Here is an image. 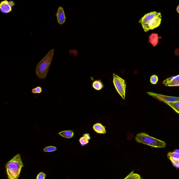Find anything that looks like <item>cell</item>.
I'll return each instance as SVG.
<instances>
[{"label":"cell","mask_w":179,"mask_h":179,"mask_svg":"<svg viewBox=\"0 0 179 179\" xmlns=\"http://www.w3.org/2000/svg\"><path fill=\"white\" fill-rule=\"evenodd\" d=\"M5 166L8 179H18L23 166L21 155L19 154L16 155Z\"/></svg>","instance_id":"1"},{"label":"cell","mask_w":179,"mask_h":179,"mask_svg":"<svg viewBox=\"0 0 179 179\" xmlns=\"http://www.w3.org/2000/svg\"><path fill=\"white\" fill-rule=\"evenodd\" d=\"M54 52V49L50 50L36 67V75L39 79L46 78L53 59Z\"/></svg>","instance_id":"2"},{"label":"cell","mask_w":179,"mask_h":179,"mask_svg":"<svg viewBox=\"0 0 179 179\" xmlns=\"http://www.w3.org/2000/svg\"><path fill=\"white\" fill-rule=\"evenodd\" d=\"M135 140L139 143L155 148H164L166 146L165 142L150 136L144 132L137 134L135 137Z\"/></svg>","instance_id":"3"},{"label":"cell","mask_w":179,"mask_h":179,"mask_svg":"<svg viewBox=\"0 0 179 179\" xmlns=\"http://www.w3.org/2000/svg\"><path fill=\"white\" fill-rule=\"evenodd\" d=\"M113 83L117 93L123 99H125L126 87L125 81L113 73Z\"/></svg>","instance_id":"4"},{"label":"cell","mask_w":179,"mask_h":179,"mask_svg":"<svg viewBox=\"0 0 179 179\" xmlns=\"http://www.w3.org/2000/svg\"><path fill=\"white\" fill-rule=\"evenodd\" d=\"M161 14L159 13L158 15L150 20L146 24L142 25L144 31L147 32L149 30L158 28L161 24Z\"/></svg>","instance_id":"5"},{"label":"cell","mask_w":179,"mask_h":179,"mask_svg":"<svg viewBox=\"0 0 179 179\" xmlns=\"http://www.w3.org/2000/svg\"><path fill=\"white\" fill-rule=\"evenodd\" d=\"M147 93L151 96L164 103L179 102V97L170 96L159 94L151 92H147Z\"/></svg>","instance_id":"6"},{"label":"cell","mask_w":179,"mask_h":179,"mask_svg":"<svg viewBox=\"0 0 179 179\" xmlns=\"http://www.w3.org/2000/svg\"><path fill=\"white\" fill-rule=\"evenodd\" d=\"M15 5V3L13 1H8L6 0L1 1L0 4V9L3 13L7 14L12 11V8Z\"/></svg>","instance_id":"7"},{"label":"cell","mask_w":179,"mask_h":179,"mask_svg":"<svg viewBox=\"0 0 179 179\" xmlns=\"http://www.w3.org/2000/svg\"><path fill=\"white\" fill-rule=\"evenodd\" d=\"M168 158L171 161L173 166L179 168V153L175 151L168 154Z\"/></svg>","instance_id":"8"},{"label":"cell","mask_w":179,"mask_h":179,"mask_svg":"<svg viewBox=\"0 0 179 179\" xmlns=\"http://www.w3.org/2000/svg\"><path fill=\"white\" fill-rule=\"evenodd\" d=\"M56 16L57 18L58 23L59 24L62 25L65 23L66 20V17L62 7H59Z\"/></svg>","instance_id":"9"},{"label":"cell","mask_w":179,"mask_h":179,"mask_svg":"<svg viewBox=\"0 0 179 179\" xmlns=\"http://www.w3.org/2000/svg\"><path fill=\"white\" fill-rule=\"evenodd\" d=\"M158 14L159 13L156 11L151 12L146 14L141 19L140 21H139V23H140L142 25L145 24L150 20L158 15Z\"/></svg>","instance_id":"10"},{"label":"cell","mask_w":179,"mask_h":179,"mask_svg":"<svg viewBox=\"0 0 179 179\" xmlns=\"http://www.w3.org/2000/svg\"><path fill=\"white\" fill-rule=\"evenodd\" d=\"M93 129L98 133L104 134L106 132L105 127L100 123H97L93 126Z\"/></svg>","instance_id":"11"},{"label":"cell","mask_w":179,"mask_h":179,"mask_svg":"<svg viewBox=\"0 0 179 179\" xmlns=\"http://www.w3.org/2000/svg\"><path fill=\"white\" fill-rule=\"evenodd\" d=\"M159 38L158 34H151V35L149 37V42L154 47L156 46L158 43Z\"/></svg>","instance_id":"12"},{"label":"cell","mask_w":179,"mask_h":179,"mask_svg":"<svg viewBox=\"0 0 179 179\" xmlns=\"http://www.w3.org/2000/svg\"><path fill=\"white\" fill-rule=\"evenodd\" d=\"M91 139L89 134H85L83 136L81 137L79 141L81 145L84 146L87 144L89 142V140Z\"/></svg>","instance_id":"13"},{"label":"cell","mask_w":179,"mask_h":179,"mask_svg":"<svg viewBox=\"0 0 179 179\" xmlns=\"http://www.w3.org/2000/svg\"><path fill=\"white\" fill-rule=\"evenodd\" d=\"M59 134L65 138L70 139L73 137L74 133L73 131L68 130L61 132L59 133Z\"/></svg>","instance_id":"14"},{"label":"cell","mask_w":179,"mask_h":179,"mask_svg":"<svg viewBox=\"0 0 179 179\" xmlns=\"http://www.w3.org/2000/svg\"><path fill=\"white\" fill-rule=\"evenodd\" d=\"M165 103L171 107L174 110V111L176 112L179 114V102L173 103Z\"/></svg>","instance_id":"15"},{"label":"cell","mask_w":179,"mask_h":179,"mask_svg":"<svg viewBox=\"0 0 179 179\" xmlns=\"http://www.w3.org/2000/svg\"><path fill=\"white\" fill-rule=\"evenodd\" d=\"M93 87L95 89L100 90L103 88V84L100 80H96L94 82L93 84Z\"/></svg>","instance_id":"16"},{"label":"cell","mask_w":179,"mask_h":179,"mask_svg":"<svg viewBox=\"0 0 179 179\" xmlns=\"http://www.w3.org/2000/svg\"><path fill=\"white\" fill-rule=\"evenodd\" d=\"M178 80H179V75L175 76L168 78L163 81V84L166 86V85L169 83L170 82H175V81Z\"/></svg>","instance_id":"17"},{"label":"cell","mask_w":179,"mask_h":179,"mask_svg":"<svg viewBox=\"0 0 179 179\" xmlns=\"http://www.w3.org/2000/svg\"><path fill=\"white\" fill-rule=\"evenodd\" d=\"M124 179H142L140 175L134 173V171L132 172Z\"/></svg>","instance_id":"18"},{"label":"cell","mask_w":179,"mask_h":179,"mask_svg":"<svg viewBox=\"0 0 179 179\" xmlns=\"http://www.w3.org/2000/svg\"><path fill=\"white\" fill-rule=\"evenodd\" d=\"M57 148L55 146H50L45 147L43 149V151L45 152H53L57 150Z\"/></svg>","instance_id":"19"},{"label":"cell","mask_w":179,"mask_h":179,"mask_svg":"<svg viewBox=\"0 0 179 179\" xmlns=\"http://www.w3.org/2000/svg\"><path fill=\"white\" fill-rule=\"evenodd\" d=\"M158 77L155 75L151 76L150 79V82L153 84H156L158 83Z\"/></svg>","instance_id":"20"},{"label":"cell","mask_w":179,"mask_h":179,"mask_svg":"<svg viewBox=\"0 0 179 179\" xmlns=\"http://www.w3.org/2000/svg\"><path fill=\"white\" fill-rule=\"evenodd\" d=\"M42 91V88L41 87L37 86V87L33 88L32 90V92L33 93H40Z\"/></svg>","instance_id":"21"},{"label":"cell","mask_w":179,"mask_h":179,"mask_svg":"<svg viewBox=\"0 0 179 179\" xmlns=\"http://www.w3.org/2000/svg\"><path fill=\"white\" fill-rule=\"evenodd\" d=\"M165 86H179V80L175 81V82H170L169 83L166 85Z\"/></svg>","instance_id":"22"},{"label":"cell","mask_w":179,"mask_h":179,"mask_svg":"<svg viewBox=\"0 0 179 179\" xmlns=\"http://www.w3.org/2000/svg\"><path fill=\"white\" fill-rule=\"evenodd\" d=\"M46 177V174L44 173L41 172L38 173L37 177L36 179H45Z\"/></svg>","instance_id":"23"},{"label":"cell","mask_w":179,"mask_h":179,"mask_svg":"<svg viewBox=\"0 0 179 179\" xmlns=\"http://www.w3.org/2000/svg\"><path fill=\"white\" fill-rule=\"evenodd\" d=\"M177 12H178V13H179V5L178 6V7H177Z\"/></svg>","instance_id":"24"}]
</instances>
